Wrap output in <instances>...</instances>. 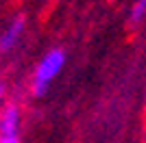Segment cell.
Listing matches in <instances>:
<instances>
[{
    "mask_svg": "<svg viewBox=\"0 0 146 143\" xmlns=\"http://www.w3.org/2000/svg\"><path fill=\"white\" fill-rule=\"evenodd\" d=\"M22 30H24V18L18 15V18L9 24V28L2 33V37H0V50H2V52L13 50L15 43H18V39H20V35H22Z\"/></svg>",
    "mask_w": 146,
    "mask_h": 143,
    "instance_id": "3",
    "label": "cell"
},
{
    "mask_svg": "<svg viewBox=\"0 0 146 143\" xmlns=\"http://www.w3.org/2000/svg\"><path fill=\"white\" fill-rule=\"evenodd\" d=\"M0 143H20L18 134H9V137H0Z\"/></svg>",
    "mask_w": 146,
    "mask_h": 143,
    "instance_id": "5",
    "label": "cell"
},
{
    "mask_svg": "<svg viewBox=\"0 0 146 143\" xmlns=\"http://www.w3.org/2000/svg\"><path fill=\"white\" fill-rule=\"evenodd\" d=\"M5 93H7V87H5V85H0V102L5 100Z\"/></svg>",
    "mask_w": 146,
    "mask_h": 143,
    "instance_id": "6",
    "label": "cell"
},
{
    "mask_svg": "<svg viewBox=\"0 0 146 143\" xmlns=\"http://www.w3.org/2000/svg\"><path fill=\"white\" fill-rule=\"evenodd\" d=\"M63 65H66V52L61 48H52L50 52L44 54V59L39 61V65L35 70V80H33V93L37 98L48 93L50 83L61 74Z\"/></svg>",
    "mask_w": 146,
    "mask_h": 143,
    "instance_id": "1",
    "label": "cell"
},
{
    "mask_svg": "<svg viewBox=\"0 0 146 143\" xmlns=\"http://www.w3.org/2000/svg\"><path fill=\"white\" fill-rule=\"evenodd\" d=\"M20 128V108L18 104H7L0 113V137H9V134H18Z\"/></svg>",
    "mask_w": 146,
    "mask_h": 143,
    "instance_id": "2",
    "label": "cell"
},
{
    "mask_svg": "<svg viewBox=\"0 0 146 143\" xmlns=\"http://www.w3.org/2000/svg\"><path fill=\"white\" fill-rule=\"evenodd\" d=\"M146 15V0H137L131 9V22H140Z\"/></svg>",
    "mask_w": 146,
    "mask_h": 143,
    "instance_id": "4",
    "label": "cell"
}]
</instances>
